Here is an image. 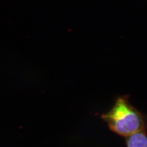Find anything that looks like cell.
Listing matches in <instances>:
<instances>
[{
  "instance_id": "cell-1",
  "label": "cell",
  "mask_w": 147,
  "mask_h": 147,
  "mask_svg": "<svg viewBox=\"0 0 147 147\" xmlns=\"http://www.w3.org/2000/svg\"><path fill=\"white\" fill-rule=\"evenodd\" d=\"M102 119L107 124L111 130L123 137H127L137 132L146 130L144 116L131 105L126 96L118 98Z\"/></svg>"
},
{
  "instance_id": "cell-2",
  "label": "cell",
  "mask_w": 147,
  "mask_h": 147,
  "mask_svg": "<svg viewBox=\"0 0 147 147\" xmlns=\"http://www.w3.org/2000/svg\"><path fill=\"white\" fill-rule=\"evenodd\" d=\"M126 137L127 147H147L146 130L137 132Z\"/></svg>"
}]
</instances>
